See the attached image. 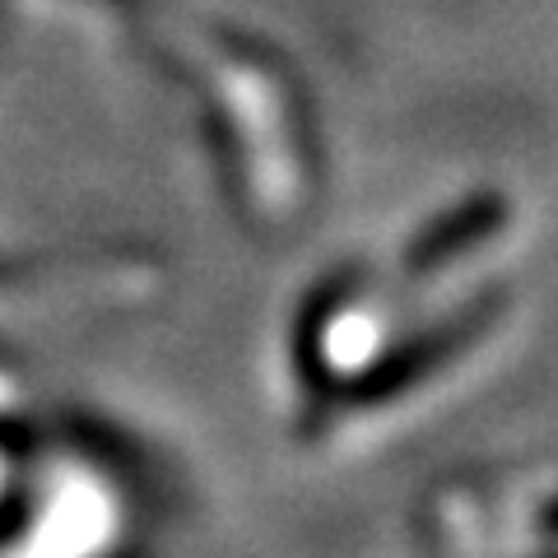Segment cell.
<instances>
[{"label": "cell", "mask_w": 558, "mask_h": 558, "mask_svg": "<svg viewBox=\"0 0 558 558\" xmlns=\"http://www.w3.org/2000/svg\"><path fill=\"white\" fill-rule=\"evenodd\" d=\"M201 38L205 51L191 57V75L205 89L209 131L238 205L256 219H289L312 186V140L299 84L266 47L229 33Z\"/></svg>", "instance_id": "6da1fadb"}, {"label": "cell", "mask_w": 558, "mask_h": 558, "mask_svg": "<svg viewBox=\"0 0 558 558\" xmlns=\"http://www.w3.org/2000/svg\"><path fill=\"white\" fill-rule=\"evenodd\" d=\"M502 219H508V205H502V196H475V201H465L451 219H442L438 229H428L424 238H418L410 266L418 275L451 266L461 252H470V247H480V242L494 238L502 229Z\"/></svg>", "instance_id": "7a4b0ae2"}]
</instances>
